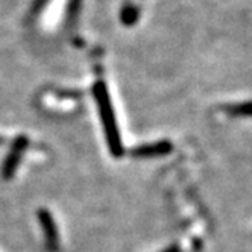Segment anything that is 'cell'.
Masks as SVG:
<instances>
[{
  "label": "cell",
  "instance_id": "6da1fadb",
  "mask_svg": "<svg viewBox=\"0 0 252 252\" xmlns=\"http://www.w3.org/2000/svg\"><path fill=\"white\" fill-rule=\"evenodd\" d=\"M93 94H94V99H96V103L99 108V114H100V119L103 123L108 146H110V151L114 157H120L123 154L120 134L117 129V123H116L114 111H113V106H111L110 94H108V90H106L103 82H97L94 85Z\"/></svg>",
  "mask_w": 252,
  "mask_h": 252
},
{
  "label": "cell",
  "instance_id": "7a4b0ae2",
  "mask_svg": "<svg viewBox=\"0 0 252 252\" xmlns=\"http://www.w3.org/2000/svg\"><path fill=\"white\" fill-rule=\"evenodd\" d=\"M26 146H28V138L25 135H20L19 138H15L11 151L8 152V155L3 161L2 175L5 179H9L14 175V172L17 170V166H19V163H20V158H22Z\"/></svg>",
  "mask_w": 252,
  "mask_h": 252
},
{
  "label": "cell",
  "instance_id": "3957f363",
  "mask_svg": "<svg viewBox=\"0 0 252 252\" xmlns=\"http://www.w3.org/2000/svg\"><path fill=\"white\" fill-rule=\"evenodd\" d=\"M38 219L44 231L47 249L52 252H57L60 248V239H58V229H57L55 220H53V216L49 213V210L41 208L38 210Z\"/></svg>",
  "mask_w": 252,
  "mask_h": 252
},
{
  "label": "cell",
  "instance_id": "277c9868",
  "mask_svg": "<svg viewBox=\"0 0 252 252\" xmlns=\"http://www.w3.org/2000/svg\"><path fill=\"white\" fill-rule=\"evenodd\" d=\"M172 149V145L167 141H159V143H152V145H143L140 148H135L132 151L134 157H141V158H148V157H159V155H166Z\"/></svg>",
  "mask_w": 252,
  "mask_h": 252
},
{
  "label": "cell",
  "instance_id": "5b68a950",
  "mask_svg": "<svg viewBox=\"0 0 252 252\" xmlns=\"http://www.w3.org/2000/svg\"><path fill=\"white\" fill-rule=\"evenodd\" d=\"M79 6H81V0H68V8H67V23H73L75 17L79 12Z\"/></svg>",
  "mask_w": 252,
  "mask_h": 252
},
{
  "label": "cell",
  "instance_id": "8992f818",
  "mask_svg": "<svg viewBox=\"0 0 252 252\" xmlns=\"http://www.w3.org/2000/svg\"><path fill=\"white\" fill-rule=\"evenodd\" d=\"M49 0H33V5H32V11H31V15H37L44 6Z\"/></svg>",
  "mask_w": 252,
  "mask_h": 252
},
{
  "label": "cell",
  "instance_id": "52a82bcc",
  "mask_svg": "<svg viewBox=\"0 0 252 252\" xmlns=\"http://www.w3.org/2000/svg\"><path fill=\"white\" fill-rule=\"evenodd\" d=\"M163 252H181V249H179V246L173 245V246H169L167 249H164Z\"/></svg>",
  "mask_w": 252,
  "mask_h": 252
},
{
  "label": "cell",
  "instance_id": "ba28073f",
  "mask_svg": "<svg viewBox=\"0 0 252 252\" xmlns=\"http://www.w3.org/2000/svg\"><path fill=\"white\" fill-rule=\"evenodd\" d=\"M2 141H3V138H2V137H0V143H2Z\"/></svg>",
  "mask_w": 252,
  "mask_h": 252
}]
</instances>
